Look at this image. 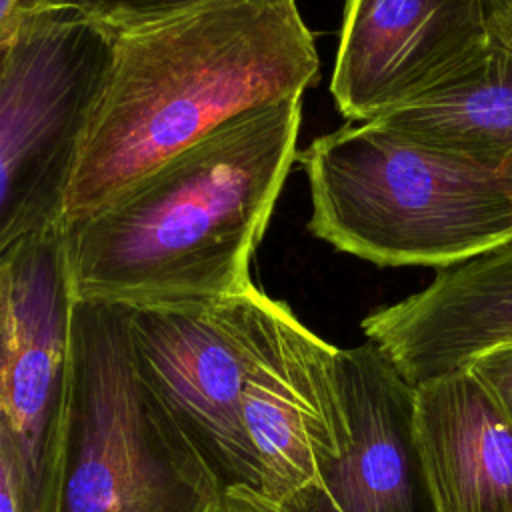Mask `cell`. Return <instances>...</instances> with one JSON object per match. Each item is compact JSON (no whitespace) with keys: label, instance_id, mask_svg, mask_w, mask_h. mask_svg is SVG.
<instances>
[{"label":"cell","instance_id":"9c48e42d","mask_svg":"<svg viewBox=\"0 0 512 512\" xmlns=\"http://www.w3.org/2000/svg\"><path fill=\"white\" fill-rule=\"evenodd\" d=\"M486 52L484 0H344L330 92L346 120L372 122L450 84Z\"/></svg>","mask_w":512,"mask_h":512},{"label":"cell","instance_id":"8992f818","mask_svg":"<svg viewBox=\"0 0 512 512\" xmlns=\"http://www.w3.org/2000/svg\"><path fill=\"white\" fill-rule=\"evenodd\" d=\"M256 284L212 302L128 308L138 368L170 410L222 498L258 504V470L244 432L250 370L280 308Z\"/></svg>","mask_w":512,"mask_h":512},{"label":"cell","instance_id":"277c9868","mask_svg":"<svg viewBox=\"0 0 512 512\" xmlns=\"http://www.w3.org/2000/svg\"><path fill=\"white\" fill-rule=\"evenodd\" d=\"M52 512H214L222 492L144 380L126 306L76 298Z\"/></svg>","mask_w":512,"mask_h":512},{"label":"cell","instance_id":"e0dca14e","mask_svg":"<svg viewBox=\"0 0 512 512\" xmlns=\"http://www.w3.org/2000/svg\"><path fill=\"white\" fill-rule=\"evenodd\" d=\"M26 12V0H0V46L16 34Z\"/></svg>","mask_w":512,"mask_h":512},{"label":"cell","instance_id":"30bf717a","mask_svg":"<svg viewBox=\"0 0 512 512\" xmlns=\"http://www.w3.org/2000/svg\"><path fill=\"white\" fill-rule=\"evenodd\" d=\"M350 442L282 512H438L416 436V386L366 340L340 348Z\"/></svg>","mask_w":512,"mask_h":512},{"label":"cell","instance_id":"ac0fdd59","mask_svg":"<svg viewBox=\"0 0 512 512\" xmlns=\"http://www.w3.org/2000/svg\"><path fill=\"white\" fill-rule=\"evenodd\" d=\"M0 512H20L12 480L0 460Z\"/></svg>","mask_w":512,"mask_h":512},{"label":"cell","instance_id":"9a60e30c","mask_svg":"<svg viewBox=\"0 0 512 512\" xmlns=\"http://www.w3.org/2000/svg\"><path fill=\"white\" fill-rule=\"evenodd\" d=\"M466 368L512 424V346L476 356Z\"/></svg>","mask_w":512,"mask_h":512},{"label":"cell","instance_id":"7a4b0ae2","mask_svg":"<svg viewBox=\"0 0 512 512\" xmlns=\"http://www.w3.org/2000/svg\"><path fill=\"white\" fill-rule=\"evenodd\" d=\"M110 34L62 220L104 206L226 120L302 98L320 70L296 0H218Z\"/></svg>","mask_w":512,"mask_h":512},{"label":"cell","instance_id":"3957f363","mask_svg":"<svg viewBox=\"0 0 512 512\" xmlns=\"http://www.w3.org/2000/svg\"><path fill=\"white\" fill-rule=\"evenodd\" d=\"M296 160L310 188L308 230L372 264L440 270L512 240V174L378 122L322 134Z\"/></svg>","mask_w":512,"mask_h":512},{"label":"cell","instance_id":"5bb4252c","mask_svg":"<svg viewBox=\"0 0 512 512\" xmlns=\"http://www.w3.org/2000/svg\"><path fill=\"white\" fill-rule=\"evenodd\" d=\"M218 0H26V8H56L70 10L94 24L116 32L142 24L166 20L192 8ZM288 2V0H260Z\"/></svg>","mask_w":512,"mask_h":512},{"label":"cell","instance_id":"2e32d148","mask_svg":"<svg viewBox=\"0 0 512 512\" xmlns=\"http://www.w3.org/2000/svg\"><path fill=\"white\" fill-rule=\"evenodd\" d=\"M488 42L512 52V0H484Z\"/></svg>","mask_w":512,"mask_h":512},{"label":"cell","instance_id":"7c38bea8","mask_svg":"<svg viewBox=\"0 0 512 512\" xmlns=\"http://www.w3.org/2000/svg\"><path fill=\"white\" fill-rule=\"evenodd\" d=\"M414 418L438 512H512V424L468 368L418 384Z\"/></svg>","mask_w":512,"mask_h":512},{"label":"cell","instance_id":"8fae6325","mask_svg":"<svg viewBox=\"0 0 512 512\" xmlns=\"http://www.w3.org/2000/svg\"><path fill=\"white\" fill-rule=\"evenodd\" d=\"M362 332L412 386L512 346V240L436 270L424 290L370 312Z\"/></svg>","mask_w":512,"mask_h":512},{"label":"cell","instance_id":"d6986e66","mask_svg":"<svg viewBox=\"0 0 512 512\" xmlns=\"http://www.w3.org/2000/svg\"><path fill=\"white\" fill-rule=\"evenodd\" d=\"M214 512H260L254 506H248L244 502L238 500H230V498H222L220 504L214 508Z\"/></svg>","mask_w":512,"mask_h":512},{"label":"cell","instance_id":"52a82bcc","mask_svg":"<svg viewBox=\"0 0 512 512\" xmlns=\"http://www.w3.org/2000/svg\"><path fill=\"white\" fill-rule=\"evenodd\" d=\"M74 300L62 220L0 256V460L20 512L54 506Z\"/></svg>","mask_w":512,"mask_h":512},{"label":"cell","instance_id":"6da1fadb","mask_svg":"<svg viewBox=\"0 0 512 512\" xmlns=\"http://www.w3.org/2000/svg\"><path fill=\"white\" fill-rule=\"evenodd\" d=\"M300 118L302 98L256 106L62 220L74 296L150 308L254 286L250 262L296 162Z\"/></svg>","mask_w":512,"mask_h":512},{"label":"cell","instance_id":"4fadbf2b","mask_svg":"<svg viewBox=\"0 0 512 512\" xmlns=\"http://www.w3.org/2000/svg\"><path fill=\"white\" fill-rule=\"evenodd\" d=\"M372 122L512 174V52L488 42L468 72Z\"/></svg>","mask_w":512,"mask_h":512},{"label":"cell","instance_id":"ba28073f","mask_svg":"<svg viewBox=\"0 0 512 512\" xmlns=\"http://www.w3.org/2000/svg\"><path fill=\"white\" fill-rule=\"evenodd\" d=\"M338 352L280 304L242 398L258 470L256 510L282 512L344 456L350 424Z\"/></svg>","mask_w":512,"mask_h":512},{"label":"cell","instance_id":"5b68a950","mask_svg":"<svg viewBox=\"0 0 512 512\" xmlns=\"http://www.w3.org/2000/svg\"><path fill=\"white\" fill-rule=\"evenodd\" d=\"M110 42V30L70 10L26 8L0 76V256L64 218Z\"/></svg>","mask_w":512,"mask_h":512}]
</instances>
